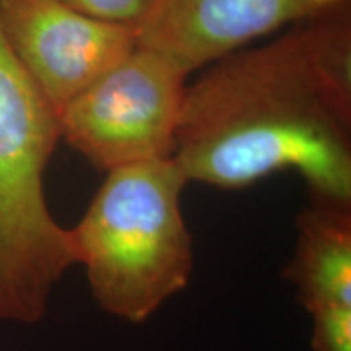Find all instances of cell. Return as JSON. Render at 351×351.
I'll return each mask as SVG.
<instances>
[{
  "mask_svg": "<svg viewBox=\"0 0 351 351\" xmlns=\"http://www.w3.org/2000/svg\"><path fill=\"white\" fill-rule=\"evenodd\" d=\"M207 67L176 132L189 182L244 189L296 171L311 202L351 207L350 0Z\"/></svg>",
  "mask_w": 351,
  "mask_h": 351,
  "instance_id": "6da1fadb",
  "label": "cell"
},
{
  "mask_svg": "<svg viewBox=\"0 0 351 351\" xmlns=\"http://www.w3.org/2000/svg\"><path fill=\"white\" fill-rule=\"evenodd\" d=\"M187 184L174 158L114 168L69 228L75 263L106 314L142 324L191 282L194 251L181 208Z\"/></svg>",
  "mask_w": 351,
  "mask_h": 351,
  "instance_id": "7a4b0ae2",
  "label": "cell"
},
{
  "mask_svg": "<svg viewBox=\"0 0 351 351\" xmlns=\"http://www.w3.org/2000/svg\"><path fill=\"white\" fill-rule=\"evenodd\" d=\"M59 142V114L0 29V320H41L52 288L75 265L69 230L44 192Z\"/></svg>",
  "mask_w": 351,
  "mask_h": 351,
  "instance_id": "3957f363",
  "label": "cell"
},
{
  "mask_svg": "<svg viewBox=\"0 0 351 351\" xmlns=\"http://www.w3.org/2000/svg\"><path fill=\"white\" fill-rule=\"evenodd\" d=\"M189 73L135 46L59 111L60 140L95 168L173 158Z\"/></svg>",
  "mask_w": 351,
  "mask_h": 351,
  "instance_id": "277c9868",
  "label": "cell"
},
{
  "mask_svg": "<svg viewBox=\"0 0 351 351\" xmlns=\"http://www.w3.org/2000/svg\"><path fill=\"white\" fill-rule=\"evenodd\" d=\"M0 29L57 114L137 46L132 26L91 19L62 0H0Z\"/></svg>",
  "mask_w": 351,
  "mask_h": 351,
  "instance_id": "5b68a950",
  "label": "cell"
},
{
  "mask_svg": "<svg viewBox=\"0 0 351 351\" xmlns=\"http://www.w3.org/2000/svg\"><path fill=\"white\" fill-rule=\"evenodd\" d=\"M341 2L345 0H150L134 29L138 46L168 57L191 73Z\"/></svg>",
  "mask_w": 351,
  "mask_h": 351,
  "instance_id": "8992f818",
  "label": "cell"
},
{
  "mask_svg": "<svg viewBox=\"0 0 351 351\" xmlns=\"http://www.w3.org/2000/svg\"><path fill=\"white\" fill-rule=\"evenodd\" d=\"M296 249L283 275L307 313L351 306V207L311 202L296 219Z\"/></svg>",
  "mask_w": 351,
  "mask_h": 351,
  "instance_id": "52a82bcc",
  "label": "cell"
},
{
  "mask_svg": "<svg viewBox=\"0 0 351 351\" xmlns=\"http://www.w3.org/2000/svg\"><path fill=\"white\" fill-rule=\"evenodd\" d=\"M314 351H351V306H328L311 313Z\"/></svg>",
  "mask_w": 351,
  "mask_h": 351,
  "instance_id": "ba28073f",
  "label": "cell"
},
{
  "mask_svg": "<svg viewBox=\"0 0 351 351\" xmlns=\"http://www.w3.org/2000/svg\"><path fill=\"white\" fill-rule=\"evenodd\" d=\"M91 19L135 28L150 0H62Z\"/></svg>",
  "mask_w": 351,
  "mask_h": 351,
  "instance_id": "9c48e42d",
  "label": "cell"
}]
</instances>
